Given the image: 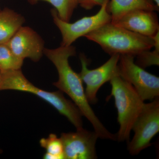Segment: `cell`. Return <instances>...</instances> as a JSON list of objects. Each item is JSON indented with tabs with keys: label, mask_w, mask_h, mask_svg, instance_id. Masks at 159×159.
<instances>
[{
	"label": "cell",
	"mask_w": 159,
	"mask_h": 159,
	"mask_svg": "<svg viewBox=\"0 0 159 159\" xmlns=\"http://www.w3.org/2000/svg\"><path fill=\"white\" fill-rule=\"evenodd\" d=\"M88 39L99 45L103 51L112 55L129 54L137 56L151 50L155 44L153 37L142 35L107 23L86 35Z\"/></svg>",
	"instance_id": "obj_2"
},
{
	"label": "cell",
	"mask_w": 159,
	"mask_h": 159,
	"mask_svg": "<svg viewBox=\"0 0 159 159\" xmlns=\"http://www.w3.org/2000/svg\"><path fill=\"white\" fill-rule=\"evenodd\" d=\"M159 32L153 38L155 40V44L153 48L154 50H151L143 51L141 54L137 55V65L143 68L159 64Z\"/></svg>",
	"instance_id": "obj_17"
},
{
	"label": "cell",
	"mask_w": 159,
	"mask_h": 159,
	"mask_svg": "<svg viewBox=\"0 0 159 159\" xmlns=\"http://www.w3.org/2000/svg\"><path fill=\"white\" fill-rule=\"evenodd\" d=\"M39 143L40 146L46 150L43 159H64L62 142L55 134H50L47 139H41Z\"/></svg>",
	"instance_id": "obj_15"
},
{
	"label": "cell",
	"mask_w": 159,
	"mask_h": 159,
	"mask_svg": "<svg viewBox=\"0 0 159 159\" xmlns=\"http://www.w3.org/2000/svg\"><path fill=\"white\" fill-rule=\"evenodd\" d=\"M112 23L148 37H153L159 32L158 18L155 11L137 9L129 11Z\"/></svg>",
	"instance_id": "obj_11"
},
{
	"label": "cell",
	"mask_w": 159,
	"mask_h": 159,
	"mask_svg": "<svg viewBox=\"0 0 159 159\" xmlns=\"http://www.w3.org/2000/svg\"><path fill=\"white\" fill-rule=\"evenodd\" d=\"M0 91L16 90L34 94L48 102L66 117L77 129L83 128V115L74 102L66 99L61 91L48 92L33 85L23 74L20 70H11L0 73Z\"/></svg>",
	"instance_id": "obj_3"
},
{
	"label": "cell",
	"mask_w": 159,
	"mask_h": 159,
	"mask_svg": "<svg viewBox=\"0 0 159 159\" xmlns=\"http://www.w3.org/2000/svg\"><path fill=\"white\" fill-rule=\"evenodd\" d=\"M1 75H0V88H1Z\"/></svg>",
	"instance_id": "obj_20"
},
{
	"label": "cell",
	"mask_w": 159,
	"mask_h": 159,
	"mask_svg": "<svg viewBox=\"0 0 159 159\" xmlns=\"http://www.w3.org/2000/svg\"><path fill=\"white\" fill-rule=\"evenodd\" d=\"M0 10H1V9H0Z\"/></svg>",
	"instance_id": "obj_21"
},
{
	"label": "cell",
	"mask_w": 159,
	"mask_h": 159,
	"mask_svg": "<svg viewBox=\"0 0 159 159\" xmlns=\"http://www.w3.org/2000/svg\"><path fill=\"white\" fill-rule=\"evenodd\" d=\"M24 60L16 56L7 44H0V73L20 70Z\"/></svg>",
	"instance_id": "obj_16"
},
{
	"label": "cell",
	"mask_w": 159,
	"mask_h": 159,
	"mask_svg": "<svg viewBox=\"0 0 159 159\" xmlns=\"http://www.w3.org/2000/svg\"><path fill=\"white\" fill-rule=\"evenodd\" d=\"M110 0H103L101 8L95 15L84 17L75 22L70 23L61 19L55 9L51 10V15L55 25L62 35L61 46L72 45L79 38L85 36L103 25L111 22V17L107 9Z\"/></svg>",
	"instance_id": "obj_7"
},
{
	"label": "cell",
	"mask_w": 159,
	"mask_h": 159,
	"mask_svg": "<svg viewBox=\"0 0 159 159\" xmlns=\"http://www.w3.org/2000/svg\"><path fill=\"white\" fill-rule=\"evenodd\" d=\"M110 96L114 97L118 112L119 129L117 140L119 142L128 141L135 121L145 104L133 86L119 75L111 80Z\"/></svg>",
	"instance_id": "obj_4"
},
{
	"label": "cell",
	"mask_w": 159,
	"mask_h": 159,
	"mask_svg": "<svg viewBox=\"0 0 159 159\" xmlns=\"http://www.w3.org/2000/svg\"><path fill=\"white\" fill-rule=\"evenodd\" d=\"M31 5H34L39 1L51 4L57 11L58 17L62 20L70 22L73 12L78 4L77 0H28Z\"/></svg>",
	"instance_id": "obj_14"
},
{
	"label": "cell",
	"mask_w": 159,
	"mask_h": 159,
	"mask_svg": "<svg viewBox=\"0 0 159 159\" xmlns=\"http://www.w3.org/2000/svg\"><path fill=\"white\" fill-rule=\"evenodd\" d=\"M158 6L152 0H111L107 9L114 23L129 11L137 9L158 11Z\"/></svg>",
	"instance_id": "obj_12"
},
{
	"label": "cell",
	"mask_w": 159,
	"mask_h": 159,
	"mask_svg": "<svg viewBox=\"0 0 159 159\" xmlns=\"http://www.w3.org/2000/svg\"><path fill=\"white\" fill-rule=\"evenodd\" d=\"M78 5L86 10H91L96 6H101L103 0H77Z\"/></svg>",
	"instance_id": "obj_18"
},
{
	"label": "cell",
	"mask_w": 159,
	"mask_h": 159,
	"mask_svg": "<svg viewBox=\"0 0 159 159\" xmlns=\"http://www.w3.org/2000/svg\"><path fill=\"white\" fill-rule=\"evenodd\" d=\"M43 54L54 64L58 72V80L53 84L70 97L83 116L93 125L99 138L116 141V134L108 131L96 116L87 99L79 74L74 72L69 64V58L76 55L75 47L61 46L54 49L44 48Z\"/></svg>",
	"instance_id": "obj_1"
},
{
	"label": "cell",
	"mask_w": 159,
	"mask_h": 159,
	"mask_svg": "<svg viewBox=\"0 0 159 159\" xmlns=\"http://www.w3.org/2000/svg\"><path fill=\"white\" fill-rule=\"evenodd\" d=\"M25 21L22 16L11 9L0 10V44L8 42Z\"/></svg>",
	"instance_id": "obj_13"
},
{
	"label": "cell",
	"mask_w": 159,
	"mask_h": 159,
	"mask_svg": "<svg viewBox=\"0 0 159 159\" xmlns=\"http://www.w3.org/2000/svg\"><path fill=\"white\" fill-rule=\"evenodd\" d=\"M134 134L129 142V154L135 156L150 147L151 141L159 132V98L145 103L132 128Z\"/></svg>",
	"instance_id": "obj_5"
},
{
	"label": "cell",
	"mask_w": 159,
	"mask_h": 159,
	"mask_svg": "<svg viewBox=\"0 0 159 159\" xmlns=\"http://www.w3.org/2000/svg\"><path fill=\"white\" fill-rule=\"evenodd\" d=\"M134 57L129 54L120 55L119 76L134 87L143 101H152L159 97V77L137 65Z\"/></svg>",
	"instance_id": "obj_6"
},
{
	"label": "cell",
	"mask_w": 159,
	"mask_h": 159,
	"mask_svg": "<svg viewBox=\"0 0 159 159\" xmlns=\"http://www.w3.org/2000/svg\"><path fill=\"white\" fill-rule=\"evenodd\" d=\"M60 139L65 159H97L96 145L99 138L95 131L83 128L76 132L63 133Z\"/></svg>",
	"instance_id": "obj_9"
},
{
	"label": "cell",
	"mask_w": 159,
	"mask_h": 159,
	"mask_svg": "<svg viewBox=\"0 0 159 159\" xmlns=\"http://www.w3.org/2000/svg\"><path fill=\"white\" fill-rule=\"evenodd\" d=\"M119 54L111 55L110 59L102 66L93 70H89L88 67V60L84 54H80L81 70L79 74L83 83L85 84V95L90 104L97 103V94L99 89L106 83L110 81L113 77L119 75Z\"/></svg>",
	"instance_id": "obj_8"
},
{
	"label": "cell",
	"mask_w": 159,
	"mask_h": 159,
	"mask_svg": "<svg viewBox=\"0 0 159 159\" xmlns=\"http://www.w3.org/2000/svg\"><path fill=\"white\" fill-rule=\"evenodd\" d=\"M15 55L37 62L43 54L44 42L37 32L29 27H21L7 43Z\"/></svg>",
	"instance_id": "obj_10"
},
{
	"label": "cell",
	"mask_w": 159,
	"mask_h": 159,
	"mask_svg": "<svg viewBox=\"0 0 159 159\" xmlns=\"http://www.w3.org/2000/svg\"><path fill=\"white\" fill-rule=\"evenodd\" d=\"M152 1L154 2V3L156 4L157 6L159 7V0H152Z\"/></svg>",
	"instance_id": "obj_19"
}]
</instances>
